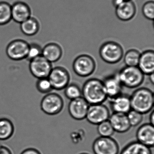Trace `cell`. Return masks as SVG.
<instances>
[{"mask_svg": "<svg viewBox=\"0 0 154 154\" xmlns=\"http://www.w3.org/2000/svg\"><path fill=\"white\" fill-rule=\"evenodd\" d=\"M109 121L114 131L119 133L127 132L131 127L129 122L127 114L113 112L110 115Z\"/></svg>", "mask_w": 154, "mask_h": 154, "instance_id": "2e32d148", "label": "cell"}, {"mask_svg": "<svg viewBox=\"0 0 154 154\" xmlns=\"http://www.w3.org/2000/svg\"><path fill=\"white\" fill-rule=\"evenodd\" d=\"M29 44L26 40L16 39L10 42L6 48L8 57L14 61H20L26 59Z\"/></svg>", "mask_w": 154, "mask_h": 154, "instance_id": "52a82bcc", "label": "cell"}, {"mask_svg": "<svg viewBox=\"0 0 154 154\" xmlns=\"http://www.w3.org/2000/svg\"><path fill=\"white\" fill-rule=\"evenodd\" d=\"M110 105L113 112L127 114L131 109L129 96L122 94L110 99Z\"/></svg>", "mask_w": 154, "mask_h": 154, "instance_id": "ac0fdd59", "label": "cell"}, {"mask_svg": "<svg viewBox=\"0 0 154 154\" xmlns=\"http://www.w3.org/2000/svg\"><path fill=\"white\" fill-rule=\"evenodd\" d=\"M102 82L108 98L112 99L121 94L123 86L117 73L107 76Z\"/></svg>", "mask_w": 154, "mask_h": 154, "instance_id": "5bb4252c", "label": "cell"}, {"mask_svg": "<svg viewBox=\"0 0 154 154\" xmlns=\"http://www.w3.org/2000/svg\"><path fill=\"white\" fill-rule=\"evenodd\" d=\"M62 55L63 49L57 43H48L42 48V56L52 63L59 61Z\"/></svg>", "mask_w": 154, "mask_h": 154, "instance_id": "ffe728a7", "label": "cell"}, {"mask_svg": "<svg viewBox=\"0 0 154 154\" xmlns=\"http://www.w3.org/2000/svg\"><path fill=\"white\" fill-rule=\"evenodd\" d=\"M20 154H41V153L36 149L30 148L23 150Z\"/></svg>", "mask_w": 154, "mask_h": 154, "instance_id": "d6a6232c", "label": "cell"}, {"mask_svg": "<svg viewBox=\"0 0 154 154\" xmlns=\"http://www.w3.org/2000/svg\"><path fill=\"white\" fill-rule=\"evenodd\" d=\"M136 11V6L132 1H124L116 8L115 13L120 20L127 21L134 17Z\"/></svg>", "mask_w": 154, "mask_h": 154, "instance_id": "e0dca14e", "label": "cell"}, {"mask_svg": "<svg viewBox=\"0 0 154 154\" xmlns=\"http://www.w3.org/2000/svg\"><path fill=\"white\" fill-rule=\"evenodd\" d=\"M124 1H132V0H124Z\"/></svg>", "mask_w": 154, "mask_h": 154, "instance_id": "f35d334b", "label": "cell"}, {"mask_svg": "<svg viewBox=\"0 0 154 154\" xmlns=\"http://www.w3.org/2000/svg\"><path fill=\"white\" fill-rule=\"evenodd\" d=\"M130 98L131 109L142 114L149 112L154 107V94L148 88L142 87L137 89Z\"/></svg>", "mask_w": 154, "mask_h": 154, "instance_id": "7a4b0ae2", "label": "cell"}, {"mask_svg": "<svg viewBox=\"0 0 154 154\" xmlns=\"http://www.w3.org/2000/svg\"><path fill=\"white\" fill-rule=\"evenodd\" d=\"M36 86L38 91L45 94L51 92L53 90L52 85L48 78L38 79Z\"/></svg>", "mask_w": 154, "mask_h": 154, "instance_id": "f546056e", "label": "cell"}, {"mask_svg": "<svg viewBox=\"0 0 154 154\" xmlns=\"http://www.w3.org/2000/svg\"><path fill=\"white\" fill-rule=\"evenodd\" d=\"M149 123L151 125H154V111H152L149 116Z\"/></svg>", "mask_w": 154, "mask_h": 154, "instance_id": "d590c367", "label": "cell"}, {"mask_svg": "<svg viewBox=\"0 0 154 154\" xmlns=\"http://www.w3.org/2000/svg\"><path fill=\"white\" fill-rule=\"evenodd\" d=\"M14 131V124L10 120L6 118L0 119V140L10 138L13 136Z\"/></svg>", "mask_w": 154, "mask_h": 154, "instance_id": "603a6c76", "label": "cell"}, {"mask_svg": "<svg viewBox=\"0 0 154 154\" xmlns=\"http://www.w3.org/2000/svg\"><path fill=\"white\" fill-rule=\"evenodd\" d=\"M110 115L109 109L103 103L91 104L88 108L85 119L91 124L98 125L109 120Z\"/></svg>", "mask_w": 154, "mask_h": 154, "instance_id": "8fae6325", "label": "cell"}, {"mask_svg": "<svg viewBox=\"0 0 154 154\" xmlns=\"http://www.w3.org/2000/svg\"><path fill=\"white\" fill-rule=\"evenodd\" d=\"M82 94L90 105L103 103L108 99L102 81L96 78L86 81L83 86Z\"/></svg>", "mask_w": 154, "mask_h": 154, "instance_id": "6da1fadb", "label": "cell"}, {"mask_svg": "<svg viewBox=\"0 0 154 154\" xmlns=\"http://www.w3.org/2000/svg\"><path fill=\"white\" fill-rule=\"evenodd\" d=\"M142 12L145 18L149 20H153L154 18V2L149 1L146 2L142 7Z\"/></svg>", "mask_w": 154, "mask_h": 154, "instance_id": "4dcf8cb0", "label": "cell"}, {"mask_svg": "<svg viewBox=\"0 0 154 154\" xmlns=\"http://www.w3.org/2000/svg\"><path fill=\"white\" fill-rule=\"evenodd\" d=\"M72 67L74 72L78 76L88 77L95 71L96 63L91 57L82 54L75 58L73 63Z\"/></svg>", "mask_w": 154, "mask_h": 154, "instance_id": "8992f818", "label": "cell"}, {"mask_svg": "<svg viewBox=\"0 0 154 154\" xmlns=\"http://www.w3.org/2000/svg\"><path fill=\"white\" fill-rule=\"evenodd\" d=\"M53 68L52 63L42 55L29 62V69L30 73L38 79L48 78Z\"/></svg>", "mask_w": 154, "mask_h": 154, "instance_id": "30bf717a", "label": "cell"}, {"mask_svg": "<svg viewBox=\"0 0 154 154\" xmlns=\"http://www.w3.org/2000/svg\"><path fill=\"white\" fill-rule=\"evenodd\" d=\"M64 107L62 97L58 94L50 92L47 94L41 100L40 107L44 113L55 115L60 113Z\"/></svg>", "mask_w": 154, "mask_h": 154, "instance_id": "5b68a950", "label": "cell"}, {"mask_svg": "<svg viewBox=\"0 0 154 154\" xmlns=\"http://www.w3.org/2000/svg\"><path fill=\"white\" fill-rule=\"evenodd\" d=\"M124 1V0H112V5L116 8L119 6Z\"/></svg>", "mask_w": 154, "mask_h": 154, "instance_id": "e575fe53", "label": "cell"}, {"mask_svg": "<svg viewBox=\"0 0 154 154\" xmlns=\"http://www.w3.org/2000/svg\"><path fill=\"white\" fill-rule=\"evenodd\" d=\"M97 131L100 137H111L115 132L109 120L98 125Z\"/></svg>", "mask_w": 154, "mask_h": 154, "instance_id": "4316f807", "label": "cell"}, {"mask_svg": "<svg viewBox=\"0 0 154 154\" xmlns=\"http://www.w3.org/2000/svg\"><path fill=\"white\" fill-rule=\"evenodd\" d=\"M117 74L122 86L130 89L138 87L144 80L145 75L138 66H125Z\"/></svg>", "mask_w": 154, "mask_h": 154, "instance_id": "3957f363", "label": "cell"}, {"mask_svg": "<svg viewBox=\"0 0 154 154\" xmlns=\"http://www.w3.org/2000/svg\"><path fill=\"white\" fill-rule=\"evenodd\" d=\"M140 54L136 49H130L127 51L124 57V62L126 66H137Z\"/></svg>", "mask_w": 154, "mask_h": 154, "instance_id": "d4e9b609", "label": "cell"}, {"mask_svg": "<svg viewBox=\"0 0 154 154\" xmlns=\"http://www.w3.org/2000/svg\"><path fill=\"white\" fill-rule=\"evenodd\" d=\"M148 75L149 76V81H150V82L151 83V84H153L154 83V73H153L149 75Z\"/></svg>", "mask_w": 154, "mask_h": 154, "instance_id": "8d00e7d4", "label": "cell"}, {"mask_svg": "<svg viewBox=\"0 0 154 154\" xmlns=\"http://www.w3.org/2000/svg\"><path fill=\"white\" fill-rule=\"evenodd\" d=\"M120 154H152L150 148L137 141H132L125 146Z\"/></svg>", "mask_w": 154, "mask_h": 154, "instance_id": "7402d4cb", "label": "cell"}, {"mask_svg": "<svg viewBox=\"0 0 154 154\" xmlns=\"http://www.w3.org/2000/svg\"><path fill=\"white\" fill-rule=\"evenodd\" d=\"M11 20V5L7 2H0V26L7 25Z\"/></svg>", "mask_w": 154, "mask_h": 154, "instance_id": "cb8c5ba5", "label": "cell"}, {"mask_svg": "<svg viewBox=\"0 0 154 154\" xmlns=\"http://www.w3.org/2000/svg\"><path fill=\"white\" fill-rule=\"evenodd\" d=\"M88 154V153H81V154Z\"/></svg>", "mask_w": 154, "mask_h": 154, "instance_id": "74e56055", "label": "cell"}, {"mask_svg": "<svg viewBox=\"0 0 154 154\" xmlns=\"http://www.w3.org/2000/svg\"><path fill=\"white\" fill-rule=\"evenodd\" d=\"M99 54L101 59L109 64H116L121 61L123 57L122 47L116 42L108 41L102 45Z\"/></svg>", "mask_w": 154, "mask_h": 154, "instance_id": "277c9868", "label": "cell"}, {"mask_svg": "<svg viewBox=\"0 0 154 154\" xmlns=\"http://www.w3.org/2000/svg\"><path fill=\"white\" fill-rule=\"evenodd\" d=\"M85 137V132L82 129L74 131L71 134V138L74 144L82 142Z\"/></svg>", "mask_w": 154, "mask_h": 154, "instance_id": "1f68e13d", "label": "cell"}, {"mask_svg": "<svg viewBox=\"0 0 154 154\" xmlns=\"http://www.w3.org/2000/svg\"><path fill=\"white\" fill-rule=\"evenodd\" d=\"M40 24L36 18L31 17L20 24V29L23 34L28 36L35 35L39 32Z\"/></svg>", "mask_w": 154, "mask_h": 154, "instance_id": "44dd1931", "label": "cell"}, {"mask_svg": "<svg viewBox=\"0 0 154 154\" xmlns=\"http://www.w3.org/2000/svg\"><path fill=\"white\" fill-rule=\"evenodd\" d=\"M137 141L149 147H153L154 144V125L145 123L141 125L136 132Z\"/></svg>", "mask_w": 154, "mask_h": 154, "instance_id": "9a60e30c", "label": "cell"}, {"mask_svg": "<svg viewBox=\"0 0 154 154\" xmlns=\"http://www.w3.org/2000/svg\"><path fill=\"white\" fill-rule=\"evenodd\" d=\"M143 114L137 111L131 109L127 114L129 122L131 127L138 126L143 120Z\"/></svg>", "mask_w": 154, "mask_h": 154, "instance_id": "f1b7e54d", "label": "cell"}, {"mask_svg": "<svg viewBox=\"0 0 154 154\" xmlns=\"http://www.w3.org/2000/svg\"><path fill=\"white\" fill-rule=\"evenodd\" d=\"M43 48L38 44L31 43L29 44L28 51L26 59L30 62L31 60L42 55Z\"/></svg>", "mask_w": 154, "mask_h": 154, "instance_id": "83f0119b", "label": "cell"}, {"mask_svg": "<svg viewBox=\"0 0 154 154\" xmlns=\"http://www.w3.org/2000/svg\"><path fill=\"white\" fill-rule=\"evenodd\" d=\"M138 67L144 75H149L154 73V52L153 50L144 51L140 54Z\"/></svg>", "mask_w": 154, "mask_h": 154, "instance_id": "d6986e66", "label": "cell"}, {"mask_svg": "<svg viewBox=\"0 0 154 154\" xmlns=\"http://www.w3.org/2000/svg\"><path fill=\"white\" fill-rule=\"evenodd\" d=\"M11 16L12 20L21 24L32 16L31 8L24 2H16L11 5Z\"/></svg>", "mask_w": 154, "mask_h": 154, "instance_id": "4fadbf2b", "label": "cell"}, {"mask_svg": "<svg viewBox=\"0 0 154 154\" xmlns=\"http://www.w3.org/2000/svg\"><path fill=\"white\" fill-rule=\"evenodd\" d=\"M53 90L61 91L69 85L70 74L63 67L57 66L52 68L48 77Z\"/></svg>", "mask_w": 154, "mask_h": 154, "instance_id": "9c48e42d", "label": "cell"}, {"mask_svg": "<svg viewBox=\"0 0 154 154\" xmlns=\"http://www.w3.org/2000/svg\"><path fill=\"white\" fill-rule=\"evenodd\" d=\"M0 154H12L8 148L5 146H0Z\"/></svg>", "mask_w": 154, "mask_h": 154, "instance_id": "836d02e7", "label": "cell"}, {"mask_svg": "<svg viewBox=\"0 0 154 154\" xmlns=\"http://www.w3.org/2000/svg\"><path fill=\"white\" fill-rule=\"evenodd\" d=\"M92 149L94 154H118L119 146L111 137H100L94 141Z\"/></svg>", "mask_w": 154, "mask_h": 154, "instance_id": "ba28073f", "label": "cell"}, {"mask_svg": "<svg viewBox=\"0 0 154 154\" xmlns=\"http://www.w3.org/2000/svg\"><path fill=\"white\" fill-rule=\"evenodd\" d=\"M64 89L65 95L71 100L82 96V90L75 84L68 85Z\"/></svg>", "mask_w": 154, "mask_h": 154, "instance_id": "484cf974", "label": "cell"}, {"mask_svg": "<svg viewBox=\"0 0 154 154\" xmlns=\"http://www.w3.org/2000/svg\"><path fill=\"white\" fill-rule=\"evenodd\" d=\"M90 104L82 96L72 100L68 105V112L72 118L76 120L85 119Z\"/></svg>", "mask_w": 154, "mask_h": 154, "instance_id": "7c38bea8", "label": "cell"}]
</instances>
